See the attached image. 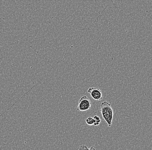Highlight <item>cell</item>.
<instances>
[{"label":"cell","instance_id":"cell-1","mask_svg":"<svg viewBox=\"0 0 152 150\" xmlns=\"http://www.w3.org/2000/svg\"><path fill=\"white\" fill-rule=\"evenodd\" d=\"M100 112L103 119L105 120L109 127H111L113 118V110L111 105L107 101H104L100 105Z\"/></svg>","mask_w":152,"mask_h":150},{"label":"cell","instance_id":"cell-2","mask_svg":"<svg viewBox=\"0 0 152 150\" xmlns=\"http://www.w3.org/2000/svg\"><path fill=\"white\" fill-rule=\"evenodd\" d=\"M91 107V102L86 96H83L79 100L77 110L79 112H84L90 110Z\"/></svg>","mask_w":152,"mask_h":150},{"label":"cell","instance_id":"cell-3","mask_svg":"<svg viewBox=\"0 0 152 150\" xmlns=\"http://www.w3.org/2000/svg\"><path fill=\"white\" fill-rule=\"evenodd\" d=\"M87 92L90 94V96L94 100L100 101L102 100V92L99 88L90 87L88 89Z\"/></svg>","mask_w":152,"mask_h":150},{"label":"cell","instance_id":"cell-4","mask_svg":"<svg viewBox=\"0 0 152 150\" xmlns=\"http://www.w3.org/2000/svg\"><path fill=\"white\" fill-rule=\"evenodd\" d=\"M86 123L88 126H92L94 125L95 121L94 119L92 117H89L86 119Z\"/></svg>","mask_w":152,"mask_h":150},{"label":"cell","instance_id":"cell-5","mask_svg":"<svg viewBox=\"0 0 152 150\" xmlns=\"http://www.w3.org/2000/svg\"><path fill=\"white\" fill-rule=\"evenodd\" d=\"M93 118L94 119L95 122L94 125L95 126H98L99 125L101 121V119L99 116L97 115H95L93 116Z\"/></svg>","mask_w":152,"mask_h":150},{"label":"cell","instance_id":"cell-6","mask_svg":"<svg viewBox=\"0 0 152 150\" xmlns=\"http://www.w3.org/2000/svg\"><path fill=\"white\" fill-rule=\"evenodd\" d=\"M83 150V149H88L89 150V149L87 148V146L86 145H81L80 146V148H79V150Z\"/></svg>","mask_w":152,"mask_h":150},{"label":"cell","instance_id":"cell-7","mask_svg":"<svg viewBox=\"0 0 152 150\" xmlns=\"http://www.w3.org/2000/svg\"><path fill=\"white\" fill-rule=\"evenodd\" d=\"M96 149H95L94 148V147H90V149H89V150H95Z\"/></svg>","mask_w":152,"mask_h":150}]
</instances>
